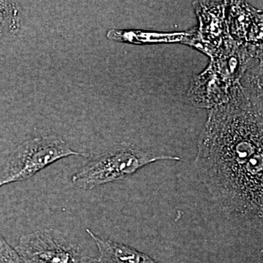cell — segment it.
I'll return each mask as SVG.
<instances>
[{"label":"cell","instance_id":"30bf717a","mask_svg":"<svg viewBox=\"0 0 263 263\" xmlns=\"http://www.w3.org/2000/svg\"><path fill=\"white\" fill-rule=\"evenodd\" d=\"M19 27V12L13 2L0 1V36Z\"/></svg>","mask_w":263,"mask_h":263},{"label":"cell","instance_id":"3957f363","mask_svg":"<svg viewBox=\"0 0 263 263\" xmlns=\"http://www.w3.org/2000/svg\"><path fill=\"white\" fill-rule=\"evenodd\" d=\"M70 156L87 157L76 152L55 135L35 137L24 141L10 155L0 174V188L32 177L48 166Z\"/></svg>","mask_w":263,"mask_h":263},{"label":"cell","instance_id":"52a82bcc","mask_svg":"<svg viewBox=\"0 0 263 263\" xmlns=\"http://www.w3.org/2000/svg\"><path fill=\"white\" fill-rule=\"evenodd\" d=\"M235 83L228 80L209 64L204 72L194 78L188 97L196 106L211 109L228 101Z\"/></svg>","mask_w":263,"mask_h":263},{"label":"cell","instance_id":"7a4b0ae2","mask_svg":"<svg viewBox=\"0 0 263 263\" xmlns=\"http://www.w3.org/2000/svg\"><path fill=\"white\" fill-rule=\"evenodd\" d=\"M180 160L179 157L158 155L127 144L104 151L91 159L71 177V182L81 190L125 179L144 166L159 160Z\"/></svg>","mask_w":263,"mask_h":263},{"label":"cell","instance_id":"8992f818","mask_svg":"<svg viewBox=\"0 0 263 263\" xmlns=\"http://www.w3.org/2000/svg\"><path fill=\"white\" fill-rule=\"evenodd\" d=\"M228 8L230 37L237 46L262 57V12L245 1H229Z\"/></svg>","mask_w":263,"mask_h":263},{"label":"cell","instance_id":"9c48e42d","mask_svg":"<svg viewBox=\"0 0 263 263\" xmlns=\"http://www.w3.org/2000/svg\"><path fill=\"white\" fill-rule=\"evenodd\" d=\"M196 31L191 32L171 33V34H160L141 32L138 30H120L110 29L107 33V37L118 42L144 44L148 43L181 42L190 44L195 37Z\"/></svg>","mask_w":263,"mask_h":263},{"label":"cell","instance_id":"277c9868","mask_svg":"<svg viewBox=\"0 0 263 263\" xmlns=\"http://www.w3.org/2000/svg\"><path fill=\"white\" fill-rule=\"evenodd\" d=\"M15 251L27 263H90L95 257L65 233L42 229L19 238Z\"/></svg>","mask_w":263,"mask_h":263},{"label":"cell","instance_id":"5b68a950","mask_svg":"<svg viewBox=\"0 0 263 263\" xmlns=\"http://www.w3.org/2000/svg\"><path fill=\"white\" fill-rule=\"evenodd\" d=\"M228 5V1L194 3L200 27L190 46L203 52L211 59L217 57L230 39L226 17Z\"/></svg>","mask_w":263,"mask_h":263},{"label":"cell","instance_id":"8fae6325","mask_svg":"<svg viewBox=\"0 0 263 263\" xmlns=\"http://www.w3.org/2000/svg\"><path fill=\"white\" fill-rule=\"evenodd\" d=\"M0 263H27L0 234Z\"/></svg>","mask_w":263,"mask_h":263},{"label":"cell","instance_id":"6da1fadb","mask_svg":"<svg viewBox=\"0 0 263 263\" xmlns=\"http://www.w3.org/2000/svg\"><path fill=\"white\" fill-rule=\"evenodd\" d=\"M197 174L224 212L262 219V99L237 81L209 109L197 146Z\"/></svg>","mask_w":263,"mask_h":263},{"label":"cell","instance_id":"ba28073f","mask_svg":"<svg viewBox=\"0 0 263 263\" xmlns=\"http://www.w3.org/2000/svg\"><path fill=\"white\" fill-rule=\"evenodd\" d=\"M98 247V256L95 257L98 263H157L146 254L139 252L129 246L110 239H104L86 229Z\"/></svg>","mask_w":263,"mask_h":263}]
</instances>
